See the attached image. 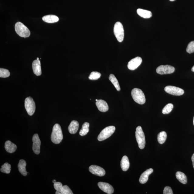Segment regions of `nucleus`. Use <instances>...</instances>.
I'll use <instances>...</instances> for the list:
<instances>
[{
    "instance_id": "f257e3e1",
    "label": "nucleus",
    "mask_w": 194,
    "mask_h": 194,
    "mask_svg": "<svg viewBox=\"0 0 194 194\" xmlns=\"http://www.w3.org/2000/svg\"><path fill=\"white\" fill-rule=\"evenodd\" d=\"M63 139V135L60 125L56 124L53 127L51 139L54 144H59Z\"/></svg>"
},
{
    "instance_id": "f03ea898",
    "label": "nucleus",
    "mask_w": 194,
    "mask_h": 194,
    "mask_svg": "<svg viewBox=\"0 0 194 194\" xmlns=\"http://www.w3.org/2000/svg\"><path fill=\"white\" fill-rule=\"evenodd\" d=\"M131 95L133 99L137 103L142 105L145 103V97L141 89L138 88L133 89L131 91Z\"/></svg>"
},
{
    "instance_id": "7ed1b4c3",
    "label": "nucleus",
    "mask_w": 194,
    "mask_h": 194,
    "mask_svg": "<svg viewBox=\"0 0 194 194\" xmlns=\"http://www.w3.org/2000/svg\"><path fill=\"white\" fill-rule=\"evenodd\" d=\"M15 29V32L19 36L25 38L30 36L31 33L30 30L21 22H19L16 23Z\"/></svg>"
},
{
    "instance_id": "20e7f679",
    "label": "nucleus",
    "mask_w": 194,
    "mask_h": 194,
    "mask_svg": "<svg viewBox=\"0 0 194 194\" xmlns=\"http://www.w3.org/2000/svg\"><path fill=\"white\" fill-rule=\"evenodd\" d=\"M135 134L139 148L141 149H143L145 146L146 141L144 133L141 127L139 126L137 127Z\"/></svg>"
},
{
    "instance_id": "39448f33",
    "label": "nucleus",
    "mask_w": 194,
    "mask_h": 194,
    "mask_svg": "<svg viewBox=\"0 0 194 194\" xmlns=\"http://www.w3.org/2000/svg\"><path fill=\"white\" fill-rule=\"evenodd\" d=\"M114 33L117 41L122 42L124 38V30L122 23L119 22L115 23L114 27Z\"/></svg>"
},
{
    "instance_id": "423d86ee",
    "label": "nucleus",
    "mask_w": 194,
    "mask_h": 194,
    "mask_svg": "<svg viewBox=\"0 0 194 194\" xmlns=\"http://www.w3.org/2000/svg\"><path fill=\"white\" fill-rule=\"evenodd\" d=\"M115 130V128L114 126H110L104 129L98 136V140L101 141L106 140L112 135Z\"/></svg>"
},
{
    "instance_id": "0eeeda50",
    "label": "nucleus",
    "mask_w": 194,
    "mask_h": 194,
    "mask_svg": "<svg viewBox=\"0 0 194 194\" xmlns=\"http://www.w3.org/2000/svg\"><path fill=\"white\" fill-rule=\"evenodd\" d=\"M25 107L29 115L31 116L34 114L36 109V106L34 100L32 97H29L25 99Z\"/></svg>"
},
{
    "instance_id": "6e6552de",
    "label": "nucleus",
    "mask_w": 194,
    "mask_h": 194,
    "mask_svg": "<svg viewBox=\"0 0 194 194\" xmlns=\"http://www.w3.org/2000/svg\"><path fill=\"white\" fill-rule=\"evenodd\" d=\"M164 90L166 93L174 96H181L185 93L183 90L181 88L172 86H166Z\"/></svg>"
},
{
    "instance_id": "1a4fd4ad",
    "label": "nucleus",
    "mask_w": 194,
    "mask_h": 194,
    "mask_svg": "<svg viewBox=\"0 0 194 194\" xmlns=\"http://www.w3.org/2000/svg\"><path fill=\"white\" fill-rule=\"evenodd\" d=\"M175 69L173 66L168 65H161L158 66L156 70L157 73L158 74H166L174 73Z\"/></svg>"
},
{
    "instance_id": "9d476101",
    "label": "nucleus",
    "mask_w": 194,
    "mask_h": 194,
    "mask_svg": "<svg viewBox=\"0 0 194 194\" xmlns=\"http://www.w3.org/2000/svg\"><path fill=\"white\" fill-rule=\"evenodd\" d=\"M32 150L34 153L38 155L40 153L41 141L38 134H35L32 138Z\"/></svg>"
},
{
    "instance_id": "9b49d317",
    "label": "nucleus",
    "mask_w": 194,
    "mask_h": 194,
    "mask_svg": "<svg viewBox=\"0 0 194 194\" xmlns=\"http://www.w3.org/2000/svg\"><path fill=\"white\" fill-rule=\"evenodd\" d=\"M142 61V58L140 57H136L129 62L127 66L129 70H134L140 65Z\"/></svg>"
},
{
    "instance_id": "f8f14e48",
    "label": "nucleus",
    "mask_w": 194,
    "mask_h": 194,
    "mask_svg": "<svg viewBox=\"0 0 194 194\" xmlns=\"http://www.w3.org/2000/svg\"><path fill=\"white\" fill-rule=\"evenodd\" d=\"M89 170L92 174L100 177L103 176L105 174L104 169L102 168L97 165H92L90 166Z\"/></svg>"
},
{
    "instance_id": "ddd939ff",
    "label": "nucleus",
    "mask_w": 194,
    "mask_h": 194,
    "mask_svg": "<svg viewBox=\"0 0 194 194\" xmlns=\"http://www.w3.org/2000/svg\"><path fill=\"white\" fill-rule=\"evenodd\" d=\"M98 186L102 191L108 194H113L114 191L113 188L109 184L105 182H100L98 183Z\"/></svg>"
},
{
    "instance_id": "4468645a",
    "label": "nucleus",
    "mask_w": 194,
    "mask_h": 194,
    "mask_svg": "<svg viewBox=\"0 0 194 194\" xmlns=\"http://www.w3.org/2000/svg\"><path fill=\"white\" fill-rule=\"evenodd\" d=\"M96 105L100 111L102 112H107L108 111L109 107L106 102L103 100H98Z\"/></svg>"
},
{
    "instance_id": "2eb2a0df",
    "label": "nucleus",
    "mask_w": 194,
    "mask_h": 194,
    "mask_svg": "<svg viewBox=\"0 0 194 194\" xmlns=\"http://www.w3.org/2000/svg\"><path fill=\"white\" fill-rule=\"evenodd\" d=\"M33 72L35 75L39 76L42 74L41 63L40 60H35L33 61L32 64Z\"/></svg>"
},
{
    "instance_id": "dca6fc26",
    "label": "nucleus",
    "mask_w": 194,
    "mask_h": 194,
    "mask_svg": "<svg viewBox=\"0 0 194 194\" xmlns=\"http://www.w3.org/2000/svg\"><path fill=\"white\" fill-rule=\"evenodd\" d=\"M153 172V169L152 168L147 170L141 175L139 182L141 184H144L146 183L148 179V177Z\"/></svg>"
},
{
    "instance_id": "f3484780",
    "label": "nucleus",
    "mask_w": 194,
    "mask_h": 194,
    "mask_svg": "<svg viewBox=\"0 0 194 194\" xmlns=\"http://www.w3.org/2000/svg\"><path fill=\"white\" fill-rule=\"evenodd\" d=\"M5 148L8 152L12 153L16 150L17 147L16 145L12 142L11 141H7L5 142Z\"/></svg>"
},
{
    "instance_id": "a211bd4d",
    "label": "nucleus",
    "mask_w": 194,
    "mask_h": 194,
    "mask_svg": "<svg viewBox=\"0 0 194 194\" xmlns=\"http://www.w3.org/2000/svg\"><path fill=\"white\" fill-rule=\"evenodd\" d=\"M79 127V123L77 121H72L68 127V131L70 134H75L77 132Z\"/></svg>"
},
{
    "instance_id": "6ab92c4d",
    "label": "nucleus",
    "mask_w": 194,
    "mask_h": 194,
    "mask_svg": "<svg viewBox=\"0 0 194 194\" xmlns=\"http://www.w3.org/2000/svg\"><path fill=\"white\" fill-rule=\"evenodd\" d=\"M26 162L25 160L23 159L19 160L18 165L19 170L21 174L24 176H26L28 173L26 170Z\"/></svg>"
},
{
    "instance_id": "aec40b11",
    "label": "nucleus",
    "mask_w": 194,
    "mask_h": 194,
    "mask_svg": "<svg viewBox=\"0 0 194 194\" xmlns=\"http://www.w3.org/2000/svg\"><path fill=\"white\" fill-rule=\"evenodd\" d=\"M42 19L45 22L48 23L56 22L59 20V19L57 16L53 15H45L43 17Z\"/></svg>"
},
{
    "instance_id": "412c9836",
    "label": "nucleus",
    "mask_w": 194,
    "mask_h": 194,
    "mask_svg": "<svg viewBox=\"0 0 194 194\" xmlns=\"http://www.w3.org/2000/svg\"><path fill=\"white\" fill-rule=\"evenodd\" d=\"M137 13L140 16L144 19L150 18L152 16V13L151 11L142 9H137Z\"/></svg>"
},
{
    "instance_id": "4be33fe9",
    "label": "nucleus",
    "mask_w": 194,
    "mask_h": 194,
    "mask_svg": "<svg viewBox=\"0 0 194 194\" xmlns=\"http://www.w3.org/2000/svg\"><path fill=\"white\" fill-rule=\"evenodd\" d=\"M121 166L123 171H126L128 169L130 164L128 157L126 156L123 157L121 162Z\"/></svg>"
},
{
    "instance_id": "5701e85b",
    "label": "nucleus",
    "mask_w": 194,
    "mask_h": 194,
    "mask_svg": "<svg viewBox=\"0 0 194 194\" xmlns=\"http://www.w3.org/2000/svg\"><path fill=\"white\" fill-rule=\"evenodd\" d=\"M176 177L177 179L181 183L183 184H186L187 183V178L185 174L181 172H176Z\"/></svg>"
},
{
    "instance_id": "b1692460",
    "label": "nucleus",
    "mask_w": 194,
    "mask_h": 194,
    "mask_svg": "<svg viewBox=\"0 0 194 194\" xmlns=\"http://www.w3.org/2000/svg\"><path fill=\"white\" fill-rule=\"evenodd\" d=\"M109 80L114 86L117 91L121 90V87L119 82L115 76L113 74H111L109 76Z\"/></svg>"
},
{
    "instance_id": "393cba45",
    "label": "nucleus",
    "mask_w": 194,
    "mask_h": 194,
    "mask_svg": "<svg viewBox=\"0 0 194 194\" xmlns=\"http://www.w3.org/2000/svg\"><path fill=\"white\" fill-rule=\"evenodd\" d=\"M90 124L89 123L85 122L82 125V128L80 131L79 134L81 136H84L87 134L89 132Z\"/></svg>"
},
{
    "instance_id": "a878e982",
    "label": "nucleus",
    "mask_w": 194,
    "mask_h": 194,
    "mask_svg": "<svg viewBox=\"0 0 194 194\" xmlns=\"http://www.w3.org/2000/svg\"><path fill=\"white\" fill-rule=\"evenodd\" d=\"M167 138V134L165 131H162L158 134V142L160 144H163L165 142Z\"/></svg>"
},
{
    "instance_id": "bb28decb",
    "label": "nucleus",
    "mask_w": 194,
    "mask_h": 194,
    "mask_svg": "<svg viewBox=\"0 0 194 194\" xmlns=\"http://www.w3.org/2000/svg\"><path fill=\"white\" fill-rule=\"evenodd\" d=\"M2 168L0 169L2 172L6 174H9L11 170V165L7 162L5 163L2 165Z\"/></svg>"
},
{
    "instance_id": "cd10ccee",
    "label": "nucleus",
    "mask_w": 194,
    "mask_h": 194,
    "mask_svg": "<svg viewBox=\"0 0 194 194\" xmlns=\"http://www.w3.org/2000/svg\"><path fill=\"white\" fill-rule=\"evenodd\" d=\"M173 108V105L171 103L166 105L162 110V113L164 114H168L172 111Z\"/></svg>"
},
{
    "instance_id": "c85d7f7f",
    "label": "nucleus",
    "mask_w": 194,
    "mask_h": 194,
    "mask_svg": "<svg viewBox=\"0 0 194 194\" xmlns=\"http://www.w3.org/2000/svg\"><path fill=\"white\" fill-rule=\"evenodd\" d=\"M101 74L97 72H92L89 76V78L90 80H97L100 77Z\"/></svg>"
},
{
    "instance_id": "c756f323",
    "label": "nucleus",
    "mask_w": 194,
    "mask_h": 194,
    "mask_svg": "<svg viewBox=\"0 0 194 194\" xmlns=\"http://www.w3.org/2000/svg\"><path fill=\"white\" fill-rule=\"evenodd\" d=\"M10 75V73L8 70L4 68H1L0 69V77L1 78H7Z\"/></svg>"
},
{
    "instance_id": "7c9ffc66",
    "label": "nucleus",
    "mask_w": 194,
    "mask_h": 194,
    "mask_svg": "<svg viewBox=\"0 0 194 194\" xmlns=\"http://www.w3.org/2000/svg\"><path fill=\"white\" fill-rule=\"evenodd\" d=\"M61 193V194H73L71 190L66 185L63 186Z\"/></svg>"
},
{
    "instance_id": "2f4dec72",
    "label": "nucleus",
    "mask_w": 194,
    "mask_h": 194,
    "mask_svg": "<svg viewBox=\"0 0 194 194\" xmlns=\"http://www.w3.org/2000/svg\"><path fill=\"white\" fill-rule=\"evenodd\" d=\"M186 51L190 54L194 52V41H192L189 43L186 49Z\"/></svg>"
},
{
    "instance_id": "473e14b6",
    "label": "nucleus",
    "mask_w": 194,
    "mask_h": 194,
    "mask_svg": "<svg viewBox=\"0 0 194 194\" xmlns=\"http://www.w3.org/2000/svg\"><path fill=\"white\" fill-rule=\"evenodd\" d=\"M54 186L55 189L56 191L59 192L61 193L62 189L63 186L62 184L60 182H56L54 183Z\"/></svg>"
},
{
    "instance_id": "72a5a7b5",
    "label": "nucleus",
    "mask_w": 194,
    "mask_h": 194,
    "mask_svg": "<svg viewBox=\"0 0 194 194\" xmlns=\"http://www.w3.org/2000/svg\"><path fill=\"white\" fill-rule=\"evenodd\" d=\"M163 194H173L172 190L171 188L169 187H166L164 188Z\"/></svg>"
},
{
    "instance_id": "f704fd0d",
    "label": "nucleus",
    "mask_w": 194,
    "mask_h": 194,
    "mask_svg": "<svg viewBox=\"0 0 194 194\" xmlns=\"http://www.w3.org/2000/svg\"><path fill=\"white\" fill-rule=\"evenodd\" d=\"M192 162L193 167L194 168V153L193 155L192 156Z\"/></svg>"
},
{
    "instance_id": "c9c22d12",
    "label": "nucleus",
    "mask_w": 194,
    "mask_h": 194,
    "mask_svg": "<svg viewBox=\"0 0 194 194\" xmlns=\"http://www.w3.org/2000/svg\"><path fill=\"white\" fill-rule=\"evenodd\" d=\"M192 71L194 72V66H193L192 68Z\"/></svg>"
},
{
    "instance_id": "e433bc0d",
    "label": "nucleus",
    "mask_w": 194,
    "mask_h": 194,
    "mask_svg": "<svg viewBox=\"0 0 194 194\" xmlns=\"http://www.w3.org/2000/svg\"><path fill=\"white\" fill-rule=\"evenodd\" d=\"M56 182V180H53V183H55V182Z\"/></svg>"
},
{
    "instance_id": "4c0bfd02",
    "label": "nucleus",
    "mask_w": 194,
    "mask_h": 194,
    "mask_svg": "<svg viewBox=\"0 0 194 194\" xmlns=\"http://www.w3.org/2000/svg\"><path fill=\"white\" fill-rule=\"evenodd\" d=\"M169 1H175V0H169Z\"/></svg>"
},
{
    "instance_id": "58836bf2",
    "label": "nucleus",
    "mask_w": 194,
    "mask_h": 194,
    "mask_svg": "<svg viewBox=\"0 0 194 194\" xmlns=\"http://www.w3.org/2000/svg\"><path fill=\"white\" fill-rule=\"evenodd\" d=\"M37 60H39V58H37Z\"/></svg>"
},
{
    "instance_id": "ea45409f",
    "label": "nucleus",
    "mask_w": 194,
    "mask_h": 194,
    "mask_svg": "<svg viewBox=\"0 0 194 194\" xmlns=\"http://www.w3.org/2000/svg\"><path fill=\"white\" fill-rule=\"evenodd\" d=\"M193 124L194 125V118H193Z\"/></svg>"
},
{
    "instance_id": "a19ab883",
    "label": "nucleus",
    "mask_w": 194,
    "mask_h": 194,
    "mask_svg": "<svg viewBox=\"0 0 194 194\" xmlns=\"http://www.w3.org/2000/svg\"><path fill=\"white\" fill-rule=\"evenodd\" d=\"M98 100H97V99H96V101H97Z\"/></svg>"
}]
</instances>
